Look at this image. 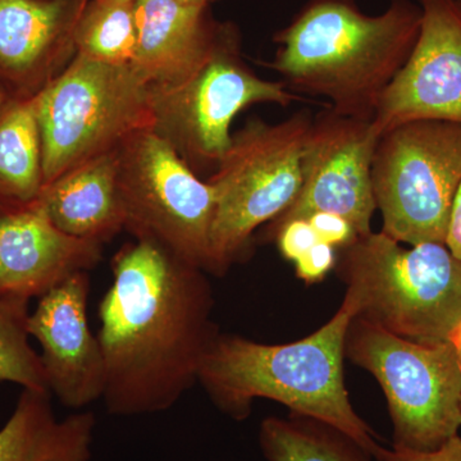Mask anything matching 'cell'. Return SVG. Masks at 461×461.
<instances>
[{"label":"cell","instance_id":"cell-21","mask_svg":"<svg viewBox=\"0 0 461 461\" xmlns=\"http://www.w3.org/2000/svg\"><path fill=\"white\" fill-rule=\"evenodd\" d=\"M76 54L107 63L132 65L138 47V0H89L75 23Z\"/></svg>","mask_w":461,"mask_h":461},{"label":"cell","instance_id":"cell-10","mask_svg":"<svg viewBox=\"0 0 461 461\" xmlns=\"http://www.w3.org/2000/svg\"><path fill=\"white\" fill-rule=\"evenodd\" d=\"M120 190L136 240H149L209 272L215 191L151 127L120 148Z\"/></svg>","mask_w":461,"mask_h":461},{"label":"cell","instance_id":"cell-31","mask_svg":"<svg viewBox=\"0 0 461 461\" xmlns=\"http://www.w3.org/2000/svg\"><path fill=\"white\" fill-rule=\"evenodd\" d=\"M81 2V5H83V8H84V5H86L87 2H89V0H80Z\"/></svg>","mask_w":461,"mask_h":461},{"label":"cell","instance_id":"cell-7","mask_svg":"<svg viewBox=\"0 0 461 461\" xmlns=\"http://www.w3.org/2000/svg\"><path fill=\"white\" fill-rule=\"evenodd\" d=\"M345 355L381 384L393 445L433 451L459 435L461 371L451 342L420 344L357 315L346 335Z\"/></svg>","mask_w":461,"mask_h":461},{"label":"cell","instance_id":"cell-28","mask_svg":"<svg viewBox=\"0 0 461 461\" xmlns=\"http://www.w3.org/2000/svg\"><path fill=\"white\" fill-rule=\"evenodd\" d=\"M451 344H453L455 348V353H456L457 362H459L460 371H461V326L456 332L454 333L453 338H451Z\"/></svg>","mask_w":461,"mask_h":461},{"label":"cell","instance_id":"cell-4","mask_svg":"<svg viewBox=\"0 0 461 461\" xmlns=\"http://www.w3.org/2000/svg\"><path fill=\"white\" fill-rule=\"evenodd\" d=\"M342 272L359 317L420 344L450 342L461 326V260L446 244L411 249L371 232L344 249Z\"/></svg>","mask_w":461,"mask_h":461},{"label":"cell","instance_id":"cell-8","mask_svg":"<svg viewBox=\"0 0 461 461\" xmlns=\"http://www.w3.org/2000/svg\"><path fill=\"white\" fill-rule=\"evenodd\" d=\"M382 232L400 244H446L461 185V123L420 120L382 133L372 165Z\"/></svg>","mask_w":461,"mask_h":461},{"label":"cell","instance_id":"cell-32","mask_svg":"<svg viewBox=\"0 0 461 461\" xmlns=\"http://www.w3.org/2000/svg\"><path fill=\"white\" fill-rule=\"evenodd\" d=\"M457 5H459V7L461 8V0H456Z\"/></svg>","mask_w":461,"mask_h":461},{"label":"cell","instance_id":"cell-2","mask_svg":"<svg viewBox=\"0 0 461 461\" xmlns=\"http://www.w3.org/2000/svg\"><path fill=\"white\" fill-rule=\"evenodd\" d=\"M420 23V5L411 0H391L375 16L355 0H308L276 32L268 66L293 93L321 96L338 113L372 121L411 56Z\"/></svg>","mask_w":461,"mask_h":461},{"label":"cell","instance_id":"cell-20","mask_svg":"<svg viewBox=\"0 0 461 461\" xmlns=\"http://www.w3.org/2000/svg\"><path fill=\"white\" fill-rule=\"evenodd\" d=\"M259 444L268 461L375 459L341 430L302 415L290 420L280 418L264 420L260 426Z\"/></svg>","mask_w":461,"mask_h":461},{"label":"cell","instance_id":"cell-16","mask_svg":"<svg viewBox=\"0 0 461 461\" xmlns=\"http://www.w3.org/2000/svg\"><path fill=\"white\" fill-rule=\"evenodd\" d=\"M208 9L181 0H138L132 66L151 86L182 83L204 65L220 30Z\"/></svg>","mask_w":461,"mask_h":461},{"label":"cell","instance_id":"cell-29","mask_svg":"<svg viewBox=\"0 0 461 461\" xmlns=\"http://www.w3.org/2000/svg\"><path fill=\"white\" fill-rule=\"evenodd\" d=\"M184 3H189V5H200V7H209L212 3L217 2V0H181Z\"/></svg>","mask_w":461,"mask_h":461},{"label":"cell","instance_id":"cell-27","mask_svg":"<svg viewBox=\"0 0 461 461\" xmlns=\"http://www.w3.org/2000/svg\"><path fill=\"white\" fill-rule=\"evenodd\" d=\"M446 247L450 249L457 259L461 260V185L457 191L456 199L451 215L450 229H448L447 239H446Z\"/></svg>","mask_w":461,"mask_h":461},{"label":"cell","instance_id":"cell-15","mask_svg":"<svg viewBox=\"0 0 461 461\" xmlns=\"http://www.w3.org/2000/svg\"><path fill=\"white\" fill-rule=\"evenodd\" d=\"M81 9L80 0H0V86L9 95H33L57 75Z\"/></svg>","mask_w":461,"mask_h":461},{"label":"cell","instance_id":"cell-26","mask_svg":"<svg viewBox=\"0 0 461 461\" xmlns=\"http://www.w3.org/2000/svg\"><path fill=\"white\" fill-rule=\"evenodd\" d=\"M378 461H461V436L453 437L433 451L411 450L393 445L390 450H382Z\"/></svg>","mask_w":461,"mask_h":461},{"label":"cell","instance_id":"cell-23","mask_svg":"<svg viewBox=\"0 0 461 461\" xmlns=\"http://www.w3.org/2000/svg\"><path fill=\"white\" fill-rule=\"evenodd\" d=\"M277 240L278 249L287 260L299 259L309 249L321 242L308 220H293L269 230Z\"/></svg>","mask_w":461,"mask_h":461},{"label":"cell","instance_id":"cell-22","mask_svg":"<svg viewBox=\"0 0 461 461\" xmlns=\"http://www.w3.org/2000/svg\"><path fill=\"white\" fill-rule=\"evenodd\" d=\"M29 303L0 299V382L50 393L41 354L30 345Z\"/></svg>","mask_w":461,"mask_h":461},{"label":"cell","instance_id":"cell-12","mask_svg":"<svg viewBox=\"0 0 461 461\" xmlns=\"http://www.w3.org/2000/svg\"><path fill=\"white\" fill-rule=\"evenodd\" d=\"M418 5L417 42L373 115L379 136L411 121L461 123V8L456 0H420Z\"/></svg>","mask_w":461,"mask_h":461},{"label":"cell","instance_id":"cell-18","mask_svg":"<svg viewBox=\"0 0 461 461\" xmlns=\"http://www.w3.org/2000/svg\"><path fill=\"white\" fill-rule=\"evenodd\" d=\"M50 393L23 388L16 408L0 429V461H90L96 420L75 412L59 420Z\"/></svg>","mask_w":461,"mask_h":461},{"label":"cell","instance_id":"cell-13","mask_svg":"<svg viewBox=\"0 0 461 461\" xmlns=\"http://www.w3.org/2000/svg\"><path fill=\"white\" fill-rule=\"evenodd\" d=\"M89 272L76 273L39 297L27 330L41 348L48 390L63 405L83 409L103 399L105 363L87 323Z\"/></svg>","mask_w":461,"mask_h":461},{"label":"cell","instance_id":"cell-11","mask_svg":"<svg viewBox=\"0 0 461 461\" xmlns=\"http://www.w3.org/2000/svg\"><path fill=\"white\" fill-rule=\"evenodd\" d=\"M379 135L372 121L333 109L313 117L302 157V187L269 230L318 212L342 215L357 236L372 232L375 205L372 165Z\"/></svg>","mask_w":461,"mask_h":461},{"label":"cell","instance_id":"cell-9","mask_svg":"<svg viewBox=\"0 0 461 461\" xmlns=\"http://www.w3.org/2000/svg\"><path fill=\"white\" fill-rule=\"evenodd\" d=\"M238 29L220 25L211 56L195 74L150 87L151 129L193 166L215 167L229 150L230 124L254 104L288 107L303 100L282 81L266 80L242 60Z\"/></svg>","mask_w":461,"mask_h":461},{"label":"cell","instance_id":"cell-14","mask_svg":"<svg viewBox=\"0 0 461 461\" xmlns=\"http://www.w3.org/2000/svg\"><path fill=\"white\" fill-rule=\"evenodd\" d=\"M102 254V242L58 229L39 199L0 208V299H39L76 273L95 268Z\"/></svg>","mask_w":461,"mask_h":461},{"label":"cell","instance_id":"cell-6","mask_svg":"<svg viewBox=\"0 0 461 461\" xmlns=\"http://www.w3.org/2000/svg\"><path fill=\"white\" fill-rule=\"evenodd\" d=\"M313 117L304 109L278 123L254 118L232 135L208 180L215 191L209 272L223 275L245 253L254 230L293 204Z\"/></svg>","mask_w":461,"mask_h":461},{"label":"cell","instance_id":"cell-24","mask_svg":"<svg viewBox=\"0 0 461 461\" xmlns=\"http://www.w3.org/2000/svg\"><path fill=\"white\" fill-rule=\"evenodd\" d=\"M318 240L332 248H348L359 238L353 224L342 215L318 212L308 218Z\"/></svg>","mask_w":461,"mask_h":461},{"label":"cell","instance_id":"cell-17","mask_svg":"<svg viewBox=\"0 0 461 461\" xmlns=\"http://www.w3.org/2000/svg\"><path fill=\"white\" fill-rule=\"evenodd\" d=\"M58 229L104 244L124 229L120 149L94 158L47 185L41 198Z\"/></svg>","mask_w":461,"mask_h":461},{"label":"cell","instance_id":"cell-25","mask_svg":"<svg viewBox=\"0 0 461 461\" xmlns=\"http://www.w3.org/2000/svg\"><path fill=\"white\" fill-rule=\"evenodd\" d=\"M335 248L318 242L313 248L295 260L297 277L308 284L321 281L335 267Z\"/></svg>","mask_w":461,"mask_h":461},{"label":"cell","instance_id":"cell-1","mask_svg":"<svg viewBox=\"0 0 461 461\" xmlns=\"http://www.w3.org/2000/svg\"><path fill=\"white\" fill-rule=\"evenodd\" d=\"M112 272L96 335L105 363L103 400L118 417L168 411L198 382L218 335L209 282L203 269L149 240L124 245Z\"/></svg>","mask_w":461,"mask_h":461},{"label":"cell","instance_id":"cell-19","mask_svg":"<svg viewBox=\"0 0 461 461\" xmlns=\"http://www.w3.org/2000/svg\"><path fill=\"white\" fill-rule=\"evenodd\" d=\"M44 187L35 94L12 96L0 111V208L32 204Z\"/></svg>","mask_w":461,"mask_h":461},{"label":"cell","instance_id":"cell-5","mask_svg":"<svg viewBox=\"0 0 461 461\" xmlns=\"http://www.w3.org/2000/svg\"><path fill=\"white\" fill-rule=\"evenodd\" d=\"M150 87L135 66L76 54L35 94L45 186L151 127Z\"/></svg>","mask_w":461,"mask_h":461},{"label":"cell","instance_id":"cell-30","mask_svg":"<svg viewBox=\"0 0 461 461\" xmlns=\"http://www.w3.org/2000/svg\"><path fill=\"white\" fill-rule=\"evenodd\" d=\"M11 98L12 96L9 95L7 90H5V87L0 86V111H2V108L7 104L8 100Z\"/></svg>","mask_w":461,"mask_h":461},{"label":"cell","instance_id":"cell-3","mask_svg":"<svg viewBox=\"0 0 461 461\" xmlns=\"http://www.w3.org/2000/svg\"><path fill=\"white\" fill-rule=\"evenodd\" d=\"M357 314L359 303L348 290L329 323L293 344L217 335L203 357L198 382L233 420L248 418L256 399L275 400L297 415L341 430L378 461L384 447L355 412L344 381L346 335Z\"/></svg>","mask_w":461,"mask_h":461}]
</instances>
